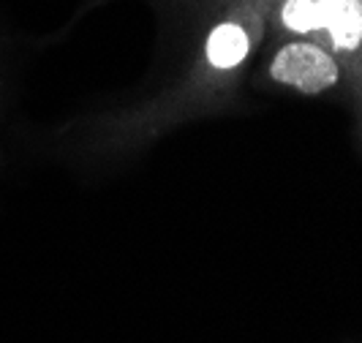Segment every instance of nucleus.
I'll return each instance as SVG.
<instances>
[{
	"label": "nucleus",
	"instance_id": "f257e3e1",
	"mask_svg": "<svg viewBox=\"0 0 362 343\" xmlns=\"http://www.w3.org/2000/svg\"><path fill=\"white\" fill-rule=\"evenodd\" d=\"M270 74L275 82L313 95L338 82V63L316 44H286L275 54Z\"/></svg>",
	"mask_w": 362,
	"mask_h": 343
},
{
	"label": "nucleus",
	"instance_id": "f03ea898",
	"mask_svg": "<svg viewBox=\"0 0 362 343\" xmlns=\"http://www.w3.org/2000/svg\"><path fill=\"white\" fill-rule=\"evenodd\" d=\"M338 52H354L362 44V0H327L325 28Z\"/></svg>",
	"mask_w": 362,
	"mask_h": 343
},
{
	"label": "nucleus",
	"instance_id": "7ed1b4c3",
	"mask_svg": "<svg viewBox=\"0 0 362 343\" xmlns=\"http://www.w3.org/2000/svg\"><path fill=\"white\" fill-rule=\"evenodd\" d=\"M251 50L248 33L237 22H221L207 38V60L216 69H235Z\"/></svg>",
	"mask_w": 362,
	"mask_h": 343
},
{
	"label": "nucleus",
	"instance_id": "20e7f679",
	"mask_svg": "<svg viewBox=\"0 0 362 343\" xmlns=\"http://www.w3.org/2000/svg\"><path fill=\"white\" fill-rule=\"evenodd\" d=\"M327 0H286L281 19L291 33H313L325 28Z\"/></svg>",
	"mask_w": 362,
	"mask_h": 343
}]
</instances>
